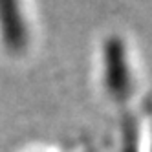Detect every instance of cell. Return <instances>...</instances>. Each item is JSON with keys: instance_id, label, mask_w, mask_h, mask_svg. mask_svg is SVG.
Instances as JSON below:
<instances>
[{"instance_id": "6da1fadb", "label": "cell", "mask_w": 152, "mask_h": 152, "mask_svg": "<svg viewBox=\"0 0 152 152\" xmlns=\"http://www.w3.org/2000/svg\"><path fill=\"white\" fill-rule=\"evenodd\" d=\"M104 86L114 99H125L132 92V73L121 39L112 37L104 44Z\"/></svg>"}]
</instances>
